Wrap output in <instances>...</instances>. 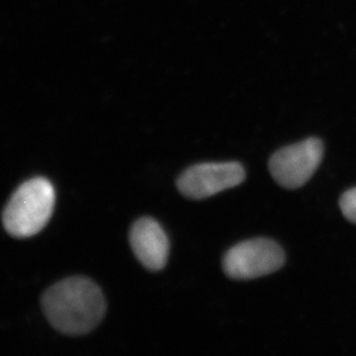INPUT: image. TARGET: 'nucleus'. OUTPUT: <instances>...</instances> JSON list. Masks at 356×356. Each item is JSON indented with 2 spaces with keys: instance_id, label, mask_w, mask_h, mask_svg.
<instances>
[{
  "instance_id": "f257e3e1",
  "label": "nucleus",
  "mask_w": 356,
  "mask_h": 356,
  "mask_svg": "<svg viewBox=\"0 0 356 356\" xmlns=\"http://www.w3.org/2000/svg\"><path fill=\"white\" fill-rule=\"evenodd\" d=\"M42 309L54 329L64 334L90 332L102 322L106 302L90 279L73 277L51 286L42 298Z\"/></svg>"
},
{
  "instance_id": "f03ea898",
  "label": "nucleus",
  "mask_w": 356,
  "mask_h": 356,
  "mask_svg": "<svg viewBox=\"0 0 356 356\" xmlns=\"http://www.w3.org/2000/svg\"><path fill=\"white\" fill-rule=\"evenodd\" d=\"M56 193L47 179L34 178L15 191L3 213V227L14 238L36 236L54 213Z\"/></svg>"
},
{
  "instance_id": "7ed1b4c3",
  "label": "nucleus",
  "mask_w": 356,
  "mask_h": 356,
  "mask_svg": "<svg viewBox=\"0 0 356 356\" xmlns=\"http://www.w3.org/2000/svg\"><path fill=\"white\" fill-rule=\"evenodd\" d=\"M284 262L282 247L270 238H259L240 242L229 249L222 259V268L229 278L245 280L275 273Z\"/></svg>"
},
{
  "instance_id": "20e7f679",
  "label": "nucleus",
  "mask_w": 356,
  "mask_h": 356,
  "mask_svg": "<svg viewBox=\"0 0 356 356\" xmlns=\"http://www.w3.org/2000/svg\"><path fill=\"white\" fill-rule=\"evenodd\" d=\"M323 152L321 140L307 138L278 150L270 159V172L284 188H300L316 171L322 161Z\"/></svg>"
},
{
  "instance_id": "39448f33",
  "label": "nucleus",
  "mask_w": 356,
  "mask_h": 356,
  "mask_svg": "<svg viewBox=\"0 0 356 356\" xmlns=\"http://www.w3.org/2000/svg\"><path fill=\"white\" fill-rule=\"evenodd\" d=\"M245 171L238 163H207L186 170L179 177V192L192 200H203L243 182Z\"/></svg>"
},
{
  "instance_id": "423d86ee",
  "label": "nucleus",
  "mask_w": 356,
  "mask_h": 356,
  "mask_svg": "<svg viewBox=\"0 0 356 356\" xmlns=\"http://www.w3.org/2000/svg\"><path fill=\"white\" fill-rule=\"evenodd\" d=\"M131 249L142 266L152 271L163 269L168 259L170 242L164 229L152 218H142L131 229Z\"/></svg>"
},
{
  "instance_id": "0eeeda50",
  "label": "nucleus",
  "mask_w": 356,
  "mask_h": 356,
  "mask_svg": "<svg viewBox=\"0 0 356 356\" xmlns=\"http://www.w3.org/2000/svg\"><path fill=\"white\" fill-rule=\"evenodd\" d=\"M340 209L350 222L356 224V187L343 193L340 198Z\"/></svg>"
}]
</instances>
